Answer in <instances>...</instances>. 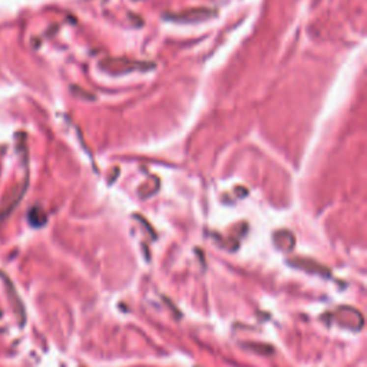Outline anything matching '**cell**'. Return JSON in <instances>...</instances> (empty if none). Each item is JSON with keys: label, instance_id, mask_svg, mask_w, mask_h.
I'll return each mask as SVG.
<instances>
[{"label": "cell", "instance_id": "obj_1", "mask_svg": "<svg viewBox=\"0 0 367 367\" xmlns=\"http://www.w3.org/2000/svg\"><path fill=\"white\" fill-rule=\"evenodd\" d=\"M210 15H214V12H211L208 9H191L187 12H182L179 15H175V20H181V22H198V20H204L208 19Z\"/></svg>", "mask_w": 367, "mask_h": 367}]
</instances>
